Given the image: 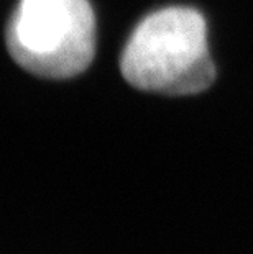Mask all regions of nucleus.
Returning a JSON list of instances; mask_svg holds the SVG:
<instances>
[{
    "instance_id": "2",
    "label": "nucleus",
    "mask_w": 253,
    "mask_h": 254,
    "mask_svg": "<svg viewBox=\"0 0 253 254\" xmlns=\"http://www.w3.org/2000/svg\"><path fill=\"white\" fill-rule=\"evenodd\" d=\"M10 55L26 71L69 79L95 55V17L89 0H20L7 28Z\"/></svg>"
},
{
    "instance_id": "1",
    "label": "nucleus",
    "mask_w": 253,
    "mask_h": 254,
    "mask_svg": "<svg viewBox=\"0 0 253 254\" xmlns=\"http://www.w3.org/2000/svg\"><path fill=\"white\" fill-rule=\"evenodd\" d=\"M133 87L166 95H192L215 79L207 23L189 7H168L148 15L133 31L120 59Z\"/></svg>"
}]
</instances>
